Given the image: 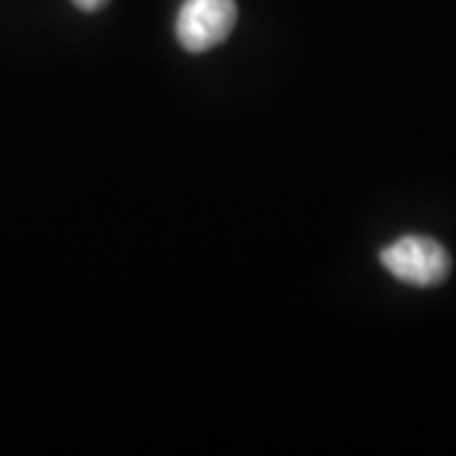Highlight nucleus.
<instances>
[{
    "mask_svg": "<svg viewBox=\"0 0 456 456\" xmlns=\"http://www.w3.org/2000/svg\"><path fill=\"white\" fill-rule=\"evenodd\" d=\"M236 16V0H185L175 20L180 46L191 53L211 51L233 31Z\"/></svg>",
    "mask_w": 456,
    "mask_h": 456,
    "instance_id": "f03ea898",
    "label": "nucleus"
},
{
    "mask_svg": "<svg viewBox=\"0 0 456 456\" xmlns=\"http://www.w3.org/2000/svg\"><path fill=\"white\" fill-rule=\"evenodd\" d=\"M380 264L411 287H436L452 272L449 251L428 236H403L380 251Z\"/></svg>",
    "mask_w": 456,
    "mask_h": 456,
    "instance_id": "f257e3e1",
    "label": "nucleus"
},
{
    "mask_svg": "<svg viewBox=\"0 0 456 456\" xmlns=\"http://www.w3.org/2000/svg\"><path fill=\"white\" fill-rule=\"evenodd\" d=\"M71 3L84 13H94V11H102L110 0H71Z\"/></svg>",
    "mask_w": 456,
    "mask_h": 456,
    "instance_id": "7ed1b4c3",
    "label": "nucleus"
}]
</instances>
